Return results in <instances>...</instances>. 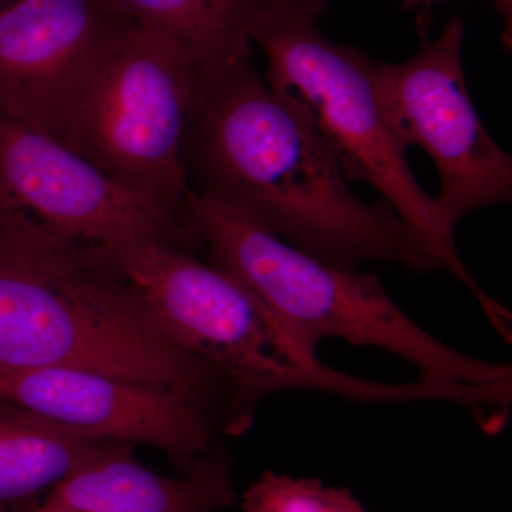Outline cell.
I'll use <instances>...</instances> for the list:
<instances>
[{
    "mask_svg": "<svg viewBox=\"0 0 512 512\" xmlns=\"http://www.w3.org/2000/svg\"><path fill=\"white\" fill-rule=\"evenodd\" d=\"M244 512H367L345 488L266 470L244 493Z\"/></svg>",
    "mask_w": 512,
    "mask_h": 512,
    "instance_id": "5bb4252c",
    "label": "cell"
},
{
    "mask_svg": "<svg viewBox=\"0 0 512 512\" xmlns=\"http://www.w3.org/2000/svg\"><path fill=\"white\" fill-rule=\"evenodd\" d=\"M202 87L177 47L136 25L94 73L62 144L184 220L181 147Z\"/></svg>",
    "mask_w": 512,
    "mask_h": 512,
    "instance_id": "8992f818",
    "label": "cell"
},
{
    "mask_svg": "<svg viewBox=\"0 0 512 512\" xmlns=\"http://www.w3.org/2000/svg\"><path fill=\"white\" fill-rule=\"evenodd\" d=\"M495 2L501 3V5H511V0H495Z\"/></svg>",
    "mask_w": 512,
    "mask_h": 512,
    "instance_id": "9a60e30c",
    "label": "cell"
},
{
    "mask_svg": "<svg viewBox=\"0 0 512 512\" xmlns=\"http://www.w3.org/2000/svg\"><path fill=\"white\" fill-rule=\"evenodd\" d=\"M107 441L67 429L0 397V508L49 493Z\"/></svg>",
    "mask_w": 512,
    "mask_h": 512,
    "instance_id": "4fadbf2b",
    "label": "cell"
},
{
    "mask_svg": "<svg viewBox=\"0 0 512 512\" xmlns=\"http://www.w3.org/2000/svg\"><path fill=\"white\" fill-rule=\"evenodd\" d=\"M181 161L188 190L323 261L444 269L386 201L350 190L308 114L266 83L251 53L198 93Z\"/></svg>",
    "mask_w": 512,
    "mask_h": 512,
    "instance_id": "6da1fadb",
    "label": "cell"
},
{
    "mask_svg": "<svg viewBox=\"0 0 512 512\" xmlns=\"http://www.w3.org/2000/svg\"><path fill=\"white\" fill-rule=\"evenodd\" d=\"M29 512H37V510H36V508H35V510L29 511Z\"/></svg>",
    "mask_w": 512,
    "mask_h": 512,
    "instance_id": "2e32d148",
    "label": "cell"
},
{
    "mask_svg": "<svg viewBox=\"0 0 512 512\" xmlns=\"http://www.w3.org/2000/svg\"><path fill=\"white\" fill-rule=\"evenodd\" d=\"M464 22L448 20L404 63L376 62L380 86L404 147L436 164V200L448 231L471 212L512 198V158L481 123L463 67Z\"/></svg>",
    "mask_w": 512,
    "mask_h": 512,
    "instance_id": "52a82bcc",
    "label": "cell"
},
{
    "mask_svg": "<svg viewBox=\"0 0 512 512\" xmlns=\"http://www.w3.org/2000/svg\"><path fill=\"white\" fill-rule=\"evenodd\" d=\"M326 0H264L251 28L266 59V83L291 99L328 144L346 180L362 181L383 200L464 285L483 301L485 292L458 256L434 197L412 173L382 92L375 60L333 43L320 18Z\"/></svg>",
    "mask_w": 512,
    "mask_h": 512,
    "instance_id": "5b68a950",
    "label": "cell"
},
{
    "mask_svg": "<svg viewBox=\"0 0 512 512\" xmlns=\"http://www.w3.org/2000/svg\"><path fill=\"white\" fill-rule=\"evenodd\" d=\"M134 26L114 0H15L0 9V116L62 144L94 73Z\"/></svg>",
    "mask_w": 512,
    "mask_h": 512,
    "instance_id": "9c48e42d",
    "label": "cell"
},
{
    "mask_svg": "<svg viewBox=\"0 0 512 512\" xmlns=\"http://www.w3.org/2000/svg\"><path fill=\"white\" fill-rule=\"evenodd\" d=\"M231 457L212 446L181 478L137 463L131 444L107 441L57 483L37 512H220L237 500Z\"/></svg>",
    "mask_w": 512,
    "mask_h": 512,
    "instance_id": "8fae6325",
    "label": "cell"
},
{
    "mask_svg": "<svg viewBox=\"0 0 512 512\" xmlns=\"http://www.w3.org/2000/svg\"><path fill=\"white\" fill-rule=\"evenodd\" d=\"M0 214L90 247L164 239L198 247L183 218L116 183L59 141L0 116Z\"/></svg>",
    "mask_w": 512,
    "mask_h": 512,
    "instance_id": "ba28073f",
    "label": "cell"
},
{
    "mask_svg": "<svg viewBox=\"0 0 512 512\" xmlns=\"http://www.w3.org/2000/svg\"><path fill=\"white\" fill-rule=\"evenodd\" d=\"M168 342L214 367L234 389L229 436L254 424L272 393L312 390L353 402L404 403L406 384L370 382L301 352L234 276L164 239L99 247Z\"/></svg>",
    "mask_w": 512,
    "mask_h": 512,
    "instance_id": "277c9868",
    "label": "cell"
},
{
    "mask_svg": "<svg viewBox=\"0 0 512 512\" xmlns=\"http://www.w3.org/2000/svg\"><path fill=\"white\" fill-rule=\"evenodd\" d=\"M79 369L184 394L221 421L234 402L214 367L164 338L97 247L0 214V370Z\"/></svg>",
    "mask_w": 512,
    "mask_h": 512,
    "instance_id": "7a4b0ae2",
    "label": "cell"
},
{
    "mask_svg": "<svg viewBox=\"0 0 512 512\" xmlns=\"http://www.w3.org/2000/svg\"><path fill=\"white\" fill-rule=\"evenodd\" d=\"M140 28L177 47L201 82L251 53V28L264 0H114Z\"/></svg>",
    "mask_w": 512,
    "mask_h": 512,
    "instance_id": "7c38bea8",
    "label": "cell"
},
{
    "mask_svg": "<svg viewBox=\"0 0 512 512\" xmlns=\"http://www.w3.org/2000/svg\"><path fill=\"white\" fill-rule=\"evenodd\" d=\"M184 218L207 262L234 276L311 359L325 339L372 346L406 360L420 382L440 387L512 386L510 363L476 359L421 328L376 275L292 247L191 190Z\"/></svg>",
    "mask_w": 512,
    "mask_h": 512,
    "instance_id": "3957f363",
    "label": "cell"
},
{
    "mask_svg": "<svg viewBox=\"0 0 512 512\" xmlns=\"http://www.w3.org/2000/svg\"><path fill=\"white\" fill-rule=\"evenodd\" d=\"M0 397L94 439L156 447L181 474L222 431L184 394L89 370H0Z\"/></svg>",
    "mask_w": 512,
    "mask_h": 512,
    "instance_id": "30bf717a",
    "label": "cell"
}]
</instances>
